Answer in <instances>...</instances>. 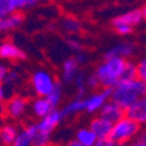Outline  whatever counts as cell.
Here are the masks:
<instances>
[{
    "instance_id": "cell-12",
    "label": "cell",
    "mask_w": 146,
    "mask_h": 146,
    "mask_svg": "<svg viewBox=\"0 0 146 146\" xmlns=\"http://www.w3.org/2000/svg\"><path fill=\"white\" fill-rule=\"evenodd\" d=\"M89 127L96 135L97 139H102V138H108L110 136V132L112 129V123H110V121H108L106 119L98 116L97 118H94L91 120Z\"/></svg>"
},
{
    "instance_id": "cell-7",
    "label": "cell",
    "mask_w": 146,
    "mask_h": 146,
    "mask_svg": "<svg viewBox=\"0 0 146 146\" xmlns=\"http://www.w3.org/2000/svg\"><path fill=\"white\" fill-rule=\"evenodd\" d=\"M125 116L137 121L139 125L146 124V95L140 97L125 110Z\"/></svg>"
},
{
    "instance_id": "cell-19",
    "label": "cell",
    "mask_w": 146,
    "mask_h": 146,
    "mask_svg": "<svg viewBox=\"0 0 146 146\" xmlns=\"http://www.w3.org/2000/svg\"><path fill=\"white\" fill-rule=\"evenodd\" d=\"M82 111H86V98H77V97L72 101H70L62 110H61L63 117L74 116Z\"/></svg>"
},
{
    "instance_id": "cell-21",
    "label": "cell",
    "mask_w": 146,
    "mask_h": 146,
    "mask_svg": "<svg viewBox=\"0 0 146 146\" xmlns=\"http://www.w3.org/2000/svg\"><path fill=\"white\" fill-rule=\"evenodd\" d=\"M61 28L67 34L75 35L81 31L82 26H81V22L78 21V19H76L75 17L68 15L61 20Z\"/></svg>"
},
{
    "instance_id": "cell-33",
    "label": "cell",
    "mask_w": 146,
    "mask_h": 146,
    "mask_svg": "<svg viewBox=\"0 0 146 146\" xmlns=\"http://www.w3.org/2000/svg\"><path fill=\"white\" fill-rule=\"evenodd\" d=\"M11 1H12V4H13L15 11L26 8V5H27V0H11Z\"/></svg>"
},
{
    "instance_id": "cell-11",
    "label": "cell",
    "mask_w": 146,
    "mask_h": 146,
    "mask_svg": "<svg viewBox=\"0 0 146 146\" xmlns=\"http://www.w3.org/2000/svg\"><path fill=\"white\" fill-rule=\"evenodd\" d=\"M80 72V64L75 57H69L62 63L61 68V78L63 83H72L76 77V75Z\"/></svg>"
},
{
    "instance_id": "cell-17",
    "label": "cell",
    "mask_w": 146,
    "mask_h": 146,
    "mask_svg": "<svg viewBox=\"0 0 146 146\" xmlns=\"http://www.w3.org/2000/svg\"><path fill=\"white\" fill-rule=\"evenodd\" d=\"M18 129L14 125H4L0 127V143L3 146H12L18 137Z\"/></svg>"
},
{
    "instance_id": "cell-14",
    "label": "cell",
    "mask_w": 146,
    "mask_h": 146,
    "mask_svg": "<svg viewBox=\"0 0 146 146\" xmlns=\"http://www.w3.org/2000/svg\"><path fill=\"white\" fill-rule=\"evenodd\" d=\"M135 53V46L131 42H120L113 47H111L106 53L105 58L109 57H129Z\"/></svg>"
},
{
    "instance_id": "cell-22",
    "label": "cell",
    "mask_w": 146,
    "mask_h": 146,
    "mask_svg": "<svg viewBox=\"0 0 146 146\" xmlns=\"http://www.w3.org/2000/svg\"><path fill=\"white\" fill-rule=\"evenodd\" d=\"M62 97H63V86H62V83H60V82L56 81L53 90L49 92V95H48L46 98L49 101V103H50L54 108H56V106L61 103V100H62Z\"/></svg>"
},
{
    "instance_id": "cell-34",
    "label": "cell",
    "mask_w": 146,
    "mask_h": 146,
    "mask_svg": "<svg viewBox=\"0 0 146 146\" xmlns=\"http://www.w3.org/2000/svg\"><path fill=\"white\" fill-rule=\"evenodd\" d=\"M74 57L76 58V61L78 62V64H83L84 62H87V60H88V56L84 54V53H82V52L76 53V55H75Z\"/></svg>"
},
{
    "instance_id": "cell-35",
    "label": "cell",
    "mask_w": 146,
    "mask_h": 146,
    "mask_svg": "<svg viewBox=\"0 0 146 146\" xmlns=\"http://www.w3.org/2000/svg\"><path fill=\"white\" fill-rule=\"evenodd\" d=\"M8 71H9V69H8L6 66H4V64H0V82L5 80L6 75L8 74Z\"/></svg>"
},
{
    "instance_id": "cell-24",
    "label": "cell",
    "mask_w": 146,
    "mask_h": 146,
    "mask_svg": "<svg viewBox=\"0 0 146 146\" xmlns=\"http://www.w3.org/2000/svg\"><path fill=\"white\" fill-rule=\"evenodd\" d=\"M12 146H33L32 135H31V131L27 129V126L18 133V137L14 140V143L12 144Z\"/></svg>"
},
{
    "instance_id": "cell-3",
    "label": "cell",
    "mask_w": 146,
    "mask_h": 146,
    "mask_svg": "<svg viewBox=\"0 0 146 146\" xmlns=\"http://www.w3.org/2000/svg\"><path fill=\"white\" fill-rule=\"evenodd\" d=\"M140 131V125L137 121L132 120L129 117H123L112 124L110 137L112 140L119 144H126L135 138Z\"/></svg>"
},
{
    "instance_id": "cell-13",
    "label": "cell",
    "mask_w": 146,
    "mask_h": 146,
    "mask_svg": "<svg viewBox=\"0 0 146 146\" xmlns=\"http://www.w3.org/2000/svg\"><path fill=\"white\" fill-rule=\"evenodd\" d=\"M23 22V15L19 12H13L8 15L0 18V33L14 31Z\"/></svg>"
},
{
    "instance_id": "cell-41",
    "label": "cell",
    "mask_w": 146,
    "mask_h": 146,
    "mask_svg": "<svg viewBox=\"0 0 146 146\" xmlns=\"http://www.w3.org/2000/svg\"><path fill=\"white\" fill-rule=\"evenodd\" d=\"M141 14H143V20L146 21V4H145L144 7L141 8Z\"/></svg>"
},
{
    "instance_id": "cell-25",
    "label": "cell",
    "mask_w": 146,
    "mask_h": 146,
    "mask_svg": "<svg viewBox=\"0 0 146 146\" xmlns=\"http://www.w3.org/2000/svg\"><path fill=\"white\" fill-rule=\"evenodd\" d=\"M136 78H138L137 64L131 62V61H126L120 81H131V80H136Z\"/></svg>"
},
{
    "instance_id": "cell-4",
    "label": "cell",
    "mask_w": 146,
    "mask_h": 146,
    "mask_svg": "<svg viewBox=\"0 0 146 146\" xmlns=\"http://www.w3.org/2000/svg\"><path fill=\"white\" fill-rule=\"evenodd\" d=\"M56 83L54 75L47 69H36L31 77V86L38 97H47Z\"/></svg>"
},
{
    "instance_id": "cell-43",
    "label": "cell",
    "mask_w": 146,
    "mask_h": 146,
    "mask_svg": "<svg viewBox=\"0 0 146 146\" xmlns=\"http://www.w3.org/2000/svg\"><path fill=\"white\" fill-rule=\"evenodd\" d=\"M1 146H3V145H1Z\"/></svg>"
},
{
    "instance_id": "cell-15",
    "label": "cell",
    "mask_w": 146,
    "mask_h": 146,
    "mask_svg": "<svg viewBox=\"0 0 146 146\" xmlns=\"http://www.w3.org/2000/svg\"><path fill=\"white\" fill-rule=\"evenodd\" d=\"M55 109L46 97H36L32 102V112L36 118H43Z\"/></svg>"
},
{
    "instance_id": "cell-39",
    "label": "cell",
    "mask_w": 146,
    "mask_h": 146,
    "mask_svg": "<svg viewBox=\"0 0 146 146\" xmlns=\"http://www.w3.org/2000/svg\"><path fill=\"white\" fill-rule=\"evenodd\" d=\"M5 88L1 86V84H0V102H1L4 98H5Z\"/></svg>"
},
{
    "instance_id": "cell-18",
    "label": "cell",
    "mask_w": 146,
    "mask_h": 146,
    "mask_svg": "<svg viewBox=\"0 0 146 146\" xmlns=\"http://www.w3.org/2000/svg\"><path fill=\"white\" fill-rule=\"evenodd\" d=\"M117 22H121L125 23V25H129L131 27L137 26L138 23L141 22L143 20V14H141V9H132L130 12H126V13L121 14L117 18L113 19Z\"/></svg>"
},
{
    "instance_id": "cell-40",
    "label": "cell",
    "mask_w": 146,
    "mask_h": 146,
    "mask_svg": "<svg viewBox=\"0 0 146 146\" xmlns=\"http://www.w3.org/2000/svg\"><path fill=\"white\" fill-rule=\"evenodd\" d=\"M140 140L143 141H146V127L143 130V132L140 133Z\"/></svg>"
},
{
    "instance_id": "cell-26",
    "label": "cell",
    "mask_w": 146,
    "mask_h": 146,
    "mask_svg": "<svg viewBox=\"0 0 146 146\" xmlns=\"http://www.w3.org/2000/svg\"><path fill=\"white\" fill-rule=\"evenodd\" d=\"M112 26L115 28V31L119 34V35H129L132 32V27L129 25H125V23H121V22H117V21H112Z\"/></svg>"
},
{
    "instance_id": "cell-6",
    "label": "cell",
    "mask_w": 146,
    "mask_h": 146,
    "mask_svg": "<svg viewBox=\"0 0 146 146\" xmlns=\"http://www.w3.org/2000/svg\"><path fill=\"white\" fill-rule=\"evenodd\" d=\"M63 118L64 117H63L62 112L55 108L46 117L41 118L38 123H36V127H38V130L41 131V132L52 135L53 131L55 130V127L62 121Z\"/></svg>"
},
{
    "instance_id": "cell-38",
    "label": "cell",
    "mask_w": 146,
    "mask_h": 146,
    "mask_svg": "<svg viewBox=\"0 0 146 146\" xmlns=\"http://www.w3.org/2000/svg\"><path fill=\"white\" fill-rule=\"evenodd\" d=\"M129 146H146V141H143V140H138V141H135V143H132L131 145Z\"/></svg>"
},
{
    "instance_id": "cell-27",
    "label": "cell",
    "mask_w": 146,
    "mask_h": 146,
    "mask_svg": "<svg viewBox=\"0 0 146 146\" xmlns=\"http://www.w3.org/2000/svg\"><path fill=\"white\" fill-rule=\"evenodd\" d=\"M66 43H67V47L69 48V49L71 52H75V53H80L82 50V48H83L82 42L78 39H76V38H69V39H67Z\"/></svg>"
},
{
    "instance_id": "cell-36",
    "label": "cell",
    "mask_w": 146,
    "mask_h": 146,
    "mask_svg": "<svg viewBox=\"0 0 146 146\" xmlns=\"http://www.w3.org/2000/svg\"><path fill=\"white\" fill-rule=\"evenodd\" d=\"M41 0H27V5H26V8H31V7H34L36 6Z\"/></svg>"
},
{
    "instance_id": "cell-20",
    "label": "cell",
    "mask_w": 146,
    "mask_h": 146,
    "mask_svg": "<svg viewBox=\"0 0 146 146\" xmlns=\"http://www.w3.org/2000/svg\"><path fill=\"white\" fill-rule=\"evenodd\" d=\"M75 139L81 143L83 146H95L97 141V137L90 130V127H81L77 130Z\"/></svg>"
},
{
    "instance_id": "cell-9",
    "label": "cell",
    "mask_w": 146,
    "mask_h": 146,
    "mask_svg": "<svg viewBox=\"0 0 146 146\" xmlns=\"http://www.w3.org/2000/svg\"><path fill=\"white\" fill-rule=\"evenodd\" d=\"M27 106H28V102L26 98H23L22 96H14L7 102L6 112L11 118L19 119L26 113Z\"/></svg>"
},
{
    "instance_id": "cell-8",
    "label": "cell",
    "mask_w": 146,
    "mask_h": 146,
    "mask_svg": "<svg viewBox=\"0 0 146 146\" xmlns=\"http://www.w3.org/2000/svg\"><path fill=\"white\" fill-rule=\"evenodd\" d=\"M100 117L115 124L116 121L125 117V109L119 106L113 101H108L100 110Z\"/></svg>"
},
{
    "instance_id": "cell-1",
    "label": "cell",
    "mask_w": 146,
    "mask_h": 146,
    "mask_svg": "<svg viewBox=\"0 0 146 146\" xmlns=\"http://www.w3.org/2000/svg\"><path fill=\"white\" fill-rule=\"evenodd\" d=\"M146 95V83L139 78L131 81H119L112 88L111 101L123 109L132 105L140 97Z\"/></svg>"
},
{
    "instance_id": "cell-32",
    "label": "cell",
    "mask_w": 146,
    "mask_h": 146,
    "mask_svg": "<svg viewBox=\"0 0 146 146\" xmlns=\"http://www.w3.org/2000/svg\"><path fill=\"white\" fill-rule=\"evenodd\" d=\"M11 13H13V8H12L11 4L8 3V0L5 3H3V4H0V18L8 15Z\"/></svg>"
},
{
    "instance_id": "cell-30",
    "label": "cell",
    "mask_w": 146,
    "mask_h": 146,
    "mask_svg": "<svg viewBox=\"0 0 146 146\" xmlns=\"http://www.w3.org/2000/svg\"><path fill=\"white\" fill-rule=\"evenodd\" d=\"M86 86H87L88 89H96L97 87L100 86V82H98V80H97L95 74L87 75V77H86Z\"/></svg>"
},
{
    "instance_id": "cell-5",
    "label": "cell",
    "mask_w": 146,
    "mask_h": 146,
    "mask_svg": "<svg viewBox=\"0 0 146 146\" xmlns=\"http://www.w3.org/2000/svg\"><path fill=\"white\" fill-rule=\"evenodd\" d=\"M112 89L103 88L100 91H96L86 98V111L88 113H96L100 112L102 106L111 98Z\"/></svg>"
},
{
    "instance_id": "cell-23",
    "label": "cell",
    "mask_w": 146,
    "mask_h": 146,
    "mask_svg": "<svg viewBox=\"0 0 146 146\" xmlns=\"http://www.w3.org/2000/svg\"><path fill=\"white\" fill-rule=\"evenodd\" d=\"M86 72L81 71L76 75L75 80L72 83H75V87H76V97L77 98H84V95L87 92V86H86Z\"/></svg>"
},
{
    "instance_id": "cell-37",
    "label": "cell",
    "mask_w": 146,
    "mask_h": 146,
    "mask_svg": "<svg viewBox=\"0 0 146 146\" xmlns=\"http://www.w3.org/2000/svg\"><path fill=\"white\" fill-rule=\"evenodd\" d=\"M66 146H83L81 143H78L76 139H74V140H70V141H68L67 144H66Z\"/></svg>"
},
{
    "instance_id": "cell-29",
    "label": "cell",
    "mask_w": 146,
    "mask_h": 146,
    "mask_svg": "<svg viewBox=\"0 0 146 146\" xmlns=\"http://www.w3.org/2000/svg\"><path fill=\"white\" fill-rule=\"evenodd\" d=\"M95 146H125V144H119L112 140L110 137L108 138H102V139H97Z\"/></svg>"
},
{
    "instance_id": "cell-31",
    "label": "cell",
    "mask_w": 146,
    "mask_h": 146,
    "mask_svg": "<svg viewBox=\"0 0 146 146\" xmlns=\"http://www.w3.org/2000/svg\"><path fill=\"white\" fill-rule=\"evenodd\" d=\"M18 80H19V72L15 71V70H9L8 74H7L6 77H5V80H4V82H5L6 84H13V83H15Z\"/></svg>"
},
{
    "instance_id": "cell-2",
    "label": "cell",
    "mask_w": 146,
    "mask_h": 146,
    "mask_svg": "<svg viewBox=\"0 0 146 146\" xmlns=\"http://www.w3.org/2000/svg\"><path fill=\"white\" fill-rule=\"evenodd\" d=\"M126 63L124 57H109L105 58L97 67L95 75L103 88L112 89L121 80V74Z\"/></svg>"
},
{
    "instance_id": "cell-42",
    "label": "cell",
    "mask_w": 146,
    "mask_h": 146,
    "mask_svg": "<svg viewBox=\"0 0 146 146\" xmlns=\"http://www.w3.org/2000/svg\"><path fill=\"white\" fill-rule=\"evenodd\" d=\"M5 1H7V0H0V4H3V3H5Z\"/></svg>"
},
{
    "instance_id": "cell-16",
    "label": "cell",
    "mask_w": 146,
    "mask_h": 146,
    "mask_svg": "<svg viewBox=\"0 0 146 146\" xmlns=\"http://www.w3.org/2000/svg\"><path fill=\"white\" fill-rule=\"evenodd\" d=\"M32 135V145L33 146H49L50 144V136L48 133L41 132L36 127V124H31L27 126Z\"/></svg>"
},
{
    "instance_id": "cell-28",
    "label": "cell",
    "mask_w": 146,
    "mask_h": 146,
    "mask_svg": "<svg viewBox=\"0 0 146 146\" xmlns=\"http://www.w3.org/2000/svg\"><path fill=\"white\" fill-rule=\"evenodd\" d=\"M137 74L138 78L146 83V58L140 60L137 63Z\"/></svg>"
},
{
    "instance_id": "cell-10",
    "label": "cell",
    "mask_w": 146,
    "mask_h": 146,
    "mask_svg": "<svg viewBox=\"0 0 146 146\" xmlns=\"http://www.w3.org/2000/svg\"><path fill=\"white\" fill-rule=\"evenodd\" d=\"M0 58L7 61H21L26 58V54L13 42L5 41L0 44Z\"/></svg>"
}]
</instances>
